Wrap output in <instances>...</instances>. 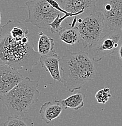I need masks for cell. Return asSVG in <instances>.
Wrapping results in <instances>:
<instances>
[{"instance_id": "cell-5", "label": "cell", "mask_w": 122, "mask_h": 126, "mask_svg": "<svg viewBox=\"0 0 122 126\" xmlns=\"http://www.w3.org/2000/svg\"><path fill=\"white\" fill-rule=\"evenodd\" d=\"M28 9L26 23H31L38 28L50 31V24L62 14L52 7L47 0H30L26 2Z\"/></svg>"}, {"instance_id": "cell-13", "label": "cell", "mask_w": 122, "mask_h": 126, "mask_svg": "<svg viewBox=\"0 0 122 126\" xmlns=\"http://www.w3.org/2000/svg\"><path fill=\"white\" fill-rule=\"evenodd\" d=\"M85 95L82 93H77L69 96L66 99L60 100V103L64 109H71L78 110L82 108L85 105Z\"/></svg>"}, {"instance_id": "cell-11", "label": "cell", "mask_w": 122, "mask_h": 126, "mask_svg": "<svg viewBox=\"0 0 122 126\" xmlns=\"http://www.w3.org/2000/svg\"><path fill=\"white\" fill-rule=\"evenodd\" d=\"M60 58L57 53L51 56H41L40 62L42 67L49 72L53 80L61 82Z\"/></svg>"}, {"instance_id": "cell-14", "label": "cell", "mask_w": 122, "mask_h": 126, "mask_svg": "<svg viewBox=\"0 0 122 126\" xmlns=\"http://www.w3.org/2000/svg\"><path fill=\"white\" fill-rule=\"evenodd\" d=\"M59 35L60 40L68 45H74L80 41L78 30L70 26L68 28H63L59 33Z\"/></svg>"}, {"instance_id": "cell-6", "label": "cell", "mask_w": 122, "mask_h": 126, "mask_svg": "<svg viewBox=\"0 0 122 126\" xmlns=\"http://www.w3.org/2000/svg\"><path fill=\"white\" fill-rule=\"evenodd\" d=\"M122 32L111 31L97 43L89 48V53L94 62H99L105 57L111 55L118 46Z\"/></svg>"}, {"instance_id": "cell-12", "label": "cell", "mask_w": 122, "mask_h": 126, "mask_svg": "<svg viewBox=\"0 0 122 126\" xmlns=\"http://www.w3.org/2000/svg\"><path fill=\"white\" fill-rule=\"evenodd\" d=\"M37 52L41 56H51L55 54L54 39L43 32L39 33Z\"/></svg>"}, {"instance_id": "cell-4", "label": "cell", "mask_w": 122, "mask_h": 126, "mask_svg": "<svg viewBox=\"0 0 122 126\" xmlns=\"http://www.w3.org/2000/svg\"><path fill=\"white\" fill-rule=\"evenodd\" d=\"M73 27L79 32L80 42L85 48H88L111 31L106 25L103 15L97 7L90 14L77 18Z\"/></svg>"}, {"instance_id": "cell-9", "label": "cell", "mask_w": 122, "mask_h": 126, "mask_svg": "<svg viewBox=\"0 0 122 126\" xmlns=\"http://www.w3.org/2000/svg\"><path fill=\"white\" fill-rule=\"evenodd\" d=\"M98 0H63L61 6L75 16L90 14L97 9Z\"/></svg>"}, {"instance_id": "cell-8", "label": "cell", "mask_w": 122, "mask_h": 126, "mask_svg": "<svg viewBox=\"0 0 122 126\" xmlns=\"http://www.w3.org/2000/svg\"><path fill=\"white\" fill-rule=\"evenodd\" d=\"M24 78L18 70L12 67L0 65V96L8 93Z\"/></svg>"}, {"instance_id": "cell-2", "label": "cell", "mask_w": 122, "mask_h": 126, "mask_svg": "<svg viewBox=\"0 0 122 126\" xmlns=\"http://www.w3.org/2000/svg\"><path fill=\"white\" fill-rule=\"evenodd\" d=\"M60 67L62 71L61 82L70 92L81 89L96 74L89 53L84 51L72 52L66 50L60 58Z\"/></svg>"}, {"instance_id": "cell-20", "label": "cell", "mask_w": 122, "mask_h": 126, "mask_svg": "<svg viewBox=\"0 0 122 126\" xmlns=\"http://www.w3.org/2000/svg\"><path fill=\"white\" fill-rule=\"evenodd\" d=\"M58 1H60V2H62V1H63V0H58Z\"/></svg>"}, {"instance_id": "cell-7", "label": "cell", "mask_w": 122, "mask_h": 126, "mask_svg": "<svg viewBox=\"0 0 122 126\" xmlns=\"http://www.w3.org/2000/svg\"><path fill=\"white\" fill-rule=\"evenodd\" d=\"M98 9L110 31L122 32V0H105Z\"/></svg>"}, {"instance_id": "cell-3", "label": "cell", "mask_w": 122, "mask_h": 126, "mask_svg": "<svg viewBox=\"0 0 122 126\" xmlns=\"http://www.w3.org/2000/svg\"><path fill=\"white\" fill-rule=\"evenodd\" d=\"M38 82L26 77L7 94L0 96L10 116H24L38 101Z\"/></svg>"}, {"instance_id": "cell-10", "label": "cell", "mask_w": 122, "mask_h": 126, "mask_svg": "<svg viewBox=\"0 0 122 126\" xmlns=\"http://www.w3.org/2000/svg\"><path fill=\"white\" fill-rule=\"evenodd\" d=\"M63 109L60 100H55L44 102L41 106L39 113L42 120L49 124L60 116Z\"/></svg>"}, {"instance_id": "cell-18", "label": "cell", "mask_w": 122, "mask_h": 126, "mask_svg": "<svg viewBox=\"0 0 122 126\" xmlns=\"http://www.w3.org/2000/svg\"><path fill=\"white\" fill-rule=\"evenodd\" d=\"M112 58L122 69V36L118 44V46L111 55Z\"/></svg>"}, {"instance_id": "cell-1", "label": "cell", "mask_w": 122, "mask_h": 126, "mask_svg": "<svg viewBox=\"0 0 122 126\" xmlns=\"http://www.w3.org/2000/svg\"><path fill=\"white\" fill-rule=\"evenodd\" d=\"M27 26L19 20H9L0 29V65L16 70H31L41 55L34 50Z\"/></svg>"}, {"instance_id": "cell-15", "label": "cell", "mask_w": 122, "mask_h": 126, "mask_svg": "<svg viewBox=\"0 0 122 126\" xmlns=\"http://www.w3.org/2000/svg\"><path fill=\"white\" fill-rule=\"evenodd\" d=\"M3 124L4 126H34L32 119L24 116H10Z\"/></svg>"}, {"instance_id": "cell-19", "label": "cell", "mask_w": 122, "mask_h": 126, "mask_svg": "<svg viewBox=\"0 0 122 126\" xmlns=\"http://www.w3.org/2000/svg\"><path fill=\"white\" fill-rule=\"evenodd\" d=\"M1 16H2V14H1V10H0V29H1Z\"/></svg>"}, {"instance_id": "cell-17", "label": "cell", "mask_w": 122, "mask_h": 126, "mask_svg": "<svg viewBox=\"0 0 122 126\" xmlns=\"http://www.w3.org/2000/svg\"><path fill=\"white\" fill-rule=\"evenodd\" d=\"M112 96L110 93V89L108 87H105L100 90H98L95 94V99L98 103L105 104L109 101Z\"/></svg>"}, {"instance_id": "cell-16", "label": "cell", "mask_w": 122, "mask_h": 126, "mask_svg": "<svg viewBox=\"0 0 122 126\" xmlns=\"http://www.w3.org/2000/svg\"><path fill=\"white\" fill-rule=\"evenodd\" d=\"M61 14H60L57 16V18L51 23L50 24V31L52 33H58L63 29V27L61 26V24L63 21H65L68 18H72L73 17L72 15H66L63 14V16H61Z\"/></svg>"}]
</instances>
